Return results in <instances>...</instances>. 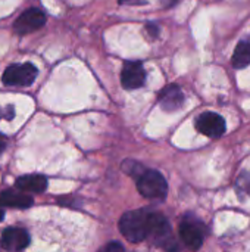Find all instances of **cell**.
Segmentation results:
<instances>
[{
  "label": "cell",
  "mask_w": 250,
  "mask_h": 252,
  "mask_svg": "<svg viewBox=\"0 0 250 252\" xmlns=\"http://www.w3.org/2000/svg\"><path fill=\"white\" fill-rule=\"evenodd\" d=\"M159 105L164 111L174 112L180 109L184 103V93L180 86L177 84H169L168 87L162 89L159 96H158Z\"/></svg>",
  "instance_id": "obj_10"
},
{
  "label": "cell",
  "mask_w": 250,
  "mask_h": 252,
  "mask_svg": "<svg viewBox=\"0 0 250 252\" xmlns=\"http://www.w3.org/2000/svg\"><path fill=\"white\" fill-rule=\"evenodd\" d=\"M46 24V13L38 7L27 9L13 24V31L19 35L29 34L40 30Z\"/></svg>",
  "instance_id": "obj_4"
},
{
  "label": "cell",
  "mask_w": 250,
  "mask_h": 252,
  "mask_svg": "<svg viewBox=\"0 0 250 252\" xmlns=\"http://www.w3.org/2000/svg\"><path fill=\"white\" fill-rule=\"evenodd\" d=\"M34 204V199L29 195H25L24 190H13L7 189L0 193V207H7V208H29Z\"/></svg>",
  "instance_id": "obj_11"
},
{
  "label": "cell",
  "mask_w": 250,
  "mask_h": 252,
  "mask_svg": "<svg viewBox=\"0 0 250 252\" xmlns=\"http://www.w3.org/2000/svg\"><path fill=\"white\" fill-rule=\"evenodd\" d=\"M146 83V71L141 62L127 61L121 71V84L127 90H136Z\"/></svg>",
  "instance_id": "obj_6"
},
{
  "label": "cell",
  "mask_w": 250,
  "mask_h": 252,
  "mask_svg": "<svg viewBox=\"0 0 250 252\" xmlns=\"http://www.w3.org/2000/svg\"><path fill=\"white\" fill-rule=\"evenodd\" d=\"M16 189L31 193H43L47 189V179L40 174H28L18 177L15 182Z\"/></svg>",
  "instance_id": "obj_12"
},
{
  "label": "cell",
  "mask_w": 250,
  "mask_h": 252,
  "mask_svg": "<svg viewBox=\"0 0 250 252\" xmlns=\"http://www.w3.org/2000/svg\"><path fill=\"white\" fill-rule=\"evenodd\" d=\"M3 219H4V211H3V210L0 208V221H1Z\"/></svg>",
  "instance_id": "obj_21"
},
{
  "label": "cell",
  "mask_w": 250,
  "mask_h": 252,
  "mask_svg": "<svg viewBox=\"0 0 250 252\" xmlns=\"http://www.w3.org/2000/svg\"><path fill=\"white\" fill-rule=\"evenodd\" d=\"M196 128L199 133L211 137V139H218L221 137L225 130V120L217 114V112H203L202 115H199L197 121H196Z\"/></svg>",
  "instance_id": "obj_5"
},
{
  "label": "cell",
  "mask_w": 250,
  "mask_h": 252,
  "mask_svg": "<svg viewBox=\"0 0 250 252\" xmlns=\"http://www.w3.org/2000/svg\"><path fill=\"white\" fill-rule=\"evenodd\" d=\"M149 32H150V35L155 38V37H158V34H159V27L158 25H155V24H147V28H146Z\"/></svg>",
  "instance_id": "obj_17"
},
{
  "label": "cell",
  "mask_w": 250,
  "mask_h": 252,
  "mask_svg": "<svg viewBox=\"0 0 250 252\" xmlns=\"http://www.w3.org/2000/svg\"><path fill=\"white\" fill-rule=\"evenodd\" d=\"M180 238L190 250L196 251L203 244V226L193 219H184L180 224Z\"/></svg>",
  "instance_id": "obj_8"
},
{
  "label": "cell",
  "mask_w": 250,
  "mask_h": 252,
  "mask_svg": "<svg viewBox=\"0 0 250 252\" xmlns=\"http://www.w3.org/2000/svg\"><path fill=\"white\" fill-rule=\"evenodd\" d=\"M119 4H131V6H137V4H144L146 0H118Z\"/></svg>",
  "instance_id": "obj_18"
},
{
  "label": "cell",
  "mask_w": 250,
  "mask_h": 252,
  "mask_svg": "<svg viewBox=\"0 0 250 252\" xmlns=\"http://www.w3.org/2000/svg\"><path fill=\"white\" fill-rule=\"evenodd\" d=\"M233 66L237 69L246 68L250 65V37L243 38L237 46L233 53Z\"/></svg>",
  "instance_id": "obj_13"
},
{
  "label": "cell",
  "mask_w": 250,
  "mask_h": 252,
  "mask_svg": "<svg viewBox=\"0 0 250 252\" xmlns=\"http://www.w3.org/2000/svg\"><path fill=\"white\" fill-rule=\"evenodd\" d=\"M237 195L245 199V196H250V173H243L236 183Z\"/></svg>",
  "instance_id": "obj_14"
},
{
  "label": "cell",
  "mask_w": 250,
  "mask_h": 252,
  "mask_svg": "<svg viewBox=\"0 0 250 252\" xmlns=\"http://www.w3.org/2000/svg\"><path fill=\"white\" fill-rule=\"evenodd\" d=\"M137 189L147 199H165L168 183L156 170H144L137 177Z\"/></svg>",
  "instance_id": "obj_2"
},
{
  "label": "cell",
  "mask_w": 250,
  "mask_h": 252,
  "mask_svg": "<svg viewBox=\"0 0 250 252\" xmlns=\"http://www.w3.org/2000/svg\"><path fill=\"white\" fill-rule=\"evenodd\" d=\"M161 1H162L164 6H168V7H169V6H174V4L177 3V0H161Z\"/></svg>",
  "instance_id": "obj_19"
},
{
  "label": "cell",
  "mask_w": 250,
  "mask_h": 252,
  "mask_svg": "<svg viewBox=\"0 0 250 252\" xmlns=\"http://www.w3.org/2000/svg\"><path fill=\"white\" fill-rule=\"evenodd\" d=\"M13 117H15V111H13V106L12 105L6 106L4 109L0 108V120L1 118H6L7 121H10V120H13Z\"/></svg>",
  "instance_id": "obj_15"
},
{
  "label": "cell",
  "mask_w": 250,
  "mask_h": 252,
  "mask_svg": "<svg viewBox=\"0 0 250 252\" xmlns=\"http://www.w3.org/2000/svg\"><path fill=\"white\" fill-rule=\"evenodd\" d=\"M171 238V226L167 217L161 213H152L149 216V233L147 239L153 241L156 245H164Z\"/></svg>",
  "instance_id": "obj_7"
},
{
  "label": "cell",
  "mask_w": 250,
  "mask_h": 252,
  "mask_svg": "<svg viewBox=\"0 0 250 252\" xmlns=\"http://www.w3.org/2000/svg\"><path fill=\"white\" fill-rule=\"evenodd\" d=\"M38 75V69L34 63H13L7 66L1 75V81L6 86H18V87H28L31 86Z\"/></svg>",
  "instance_id": "obj_3"
},
{
  "label": "cell",
  "mask_w": 250,
  "mask_h": 252,
  "mask_svg": "<svg viewBox=\"0 0 250 252\" xmlns=\"http://www.w3.org/2000/svg\"><path fill=\"white\" fill-rule=\"evenodd\" d=\"M103 251H108V252H122L124 251V247L119 244V242H111V244H108L105 248H103Z\"/></svg>",
  "instance_id": "obj_16"
},
{
  "label": "cell",
  "mask_w": 250,
  "mask_h": 252,
  "mask_svg": "<svg viewBox=\"0 0 250 252\" xmlns=\"http://www.w3.org/2000/svg\"><path fill=\"white\" fill-rule=\"evenodd\" d=\"M29 235L22 227H9L0 238V247L6 251H22L29 245Z\"/></svg>",
  "instance_id": "obj_9"
},
{
  "label": "cell",
  "mask_w": 250,
  "mask_h": 252,
  "mask_svg": "<svg viewBox=\"0 0 250 252\" xmlns=\"http://www.w3.org/2000/svg\"><path fill=\"white\" fill-rule=\"evenodd\" d=\"M149 216L147 210H134L125 213L119 220V230L125 239L139 244L147 239L149 233Z\"/></svg>",
  "instance_id": "obj_1"
},
{
  "label": "cell",
  "mask_w": 250,
  "mask_h": 252,
  "mask_svg": "<svg viewBox=\"0 0 250 252\" xmlns=\"http://www.w3.org/2000/svg\"><path fill=\"white\" fill-rule=\"evenodd\" d=\"M4 149H6V140L3 137H0V155L4 152Z\"/></svg>",
  "instance_id": "obj_20"
}]
</instances>
